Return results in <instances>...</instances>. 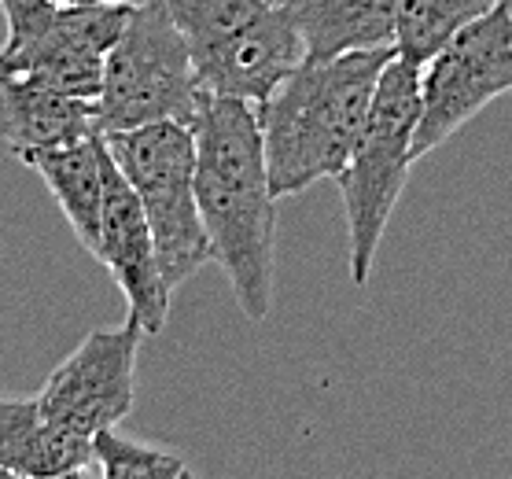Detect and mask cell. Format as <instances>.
I'll use <instances>...</instances> for the list:
<instances>
[{
  "label": "cell",
  "mask_w": 512,
  "mask_h": 479,
  "mask_svg": "<svg viewBox=\"0 0 512 479\" xmlns=\"http://www.w3.org/2000/svg\"><path fill=\"white\" fill-rule=\"evenodd\" d=\"M505 8H509V15H512V0H505Z\"/></svg>",
  "instance_id": "ac0fdd59"
},
{
  "label": "cell",
  "mask_w": 512,
  "mask_h": 479,
  "mask_svg": "<svg viewBox=\"0 0 512 479\" xmlns=\"http://www.w3.org/2000/svg\"><path fill=\"white\" fill-rule=\"evenodd\" d=\"M505 93H512V15L498 0L420 67L413 159L435 152Z\"/></svg>",
  "instance_id": "ba28073f"
},
{
  "label": "cell",
  "mask_w": 512,
  "mask_h": 479,
  "mask_svg": "<svg viewBox=\"0 0 512 479\" xmlns=\"http://www.w3.org/2000/svg\"><path fill=\"white\" fill-rule=\"evenodd\" d=\"M8 41L0 63L30 71L78 100L100 96L107 52L126 30L129 4H56V0H0Z\"/></svg>",
  "instance_id": "52a82bcc"
},
{
  "label": "cell",
  "mask_w": 512,
  "mask_h": 479,
  "mask_svg": "<svg viewBox=\"0 0 512 479\" xmlns=\"http://www.w3.org/2000/svg\"><path fill=\"white\" fill-rule=\"evenodd\" d=\"M277 4H280V0H277Z\"/></svg>",
  "instance_id": "d6986e66"
},
{
  "label": "cell",
  "mask_w": 512,
  "mask_h": 479,
  "mask_svg": "<svg viewBox=\"0 0 512 479\" xmlns=\"http://www.w3.org/2000/svg\"><path fill=\"white\" fill-rule=\"evenodd\" d=\"M303 37L306 59L395 48L398 0H280Z\"/></svg>",
  "instance_id": "5bb4252c"
},
{
  "label": "cell",
  "mask_w": 512,
  "mask_h": 479,
  "mask_svg": "<svg viewBox=\"0 0 512 479\" xmlns=\"http://www.w3.org/2000/svg\"><path fill=\"white\" fill-rule=\"evenodd\" d=\"M96 472L93 439L59 428L37 398L0 395V479H70Z\"/></svg>",
  "instance_id": "7c38bea8"
},
{
  "label": "cell",
  "mask_w": 512,
  "mask_h": 479,
  "mask_svg": "<svg viewBox=\"0 0 512 479\" xmlns=\"http://www.w3.org/2000/svg\"><path fill=\"white\" fill-rule=\"evenodd\" d=\"M494 4L498 0H398L395 52L424 67L457 30L476 23Z\"/></svg>",
  "instance_id": "9a60e30c"
},
{
  "label": "cell",
  "mask_w": 512,
  "mask_h": 479,
  "mask_svg": "<svg viewBox=\"0 0 512 479\" xmlns=\"http://www.w3.org/2000/svg\"><path fill=\"white\" fill-rule=\"evenodd\" d=\"M89 133H100L93 100H78L37 74L0 63V137L19 159Z\"/></svg>",
  "instance_id": "8fae6325"
},
{
  "label": "cell",
  "mask_w": 512,
  "mask_h": 479,
  "mask_svg": "<svg viewBox=\"0 0 512 479\" xmlns=\"http://www.w3.org/2000/svg\"><path fill=\"white\" fill-rule=\"evenodd\" d=\"M56 4H129V8H137V4H152V0H56Z\"/></svg>",
  "instance_id": "e0dca14e"
},
{
  "label": "cell",
  "mask_w": 512,
  "mask_h": 479,
  "mask_svg": "<svg viewBox=\"0 0 512 479\" xmlns=\"http://www.w3.org/2000/svg\"><path fill=\"white\" fill-rule=\"evenodd\" d=\"M203 96L207 93L166 0L137 4L115 48L107 52L104 85L96 96V129L122 133L166 118L192 126Z\"/></svg>",
  "instance_id": "8992f818"
},
{
  "label": "cell",
  "mask_w": 512,
  "mask_h": 479,
  "mask_svg": "<svg viewBox=\"0 0 512 479\" xmlns=\"http://www.w3.org/2000/svg\"><path fill=\"white\" fill-rule=\"evenodd\" d=\"M93 454L96 472L104 479H177L192 472L185 457H177L174 450L137 443L118 428H104L93 435Z\"/></svg>",
  "instance_id": "2e32d148"
},
{
  "label": "cell",
  "mask_w": 512,
  "mask_h": 479,
  "mask_svg": "<svg viewBox=\"0 0 512 479\" xmlns=\"http://www.w3.org/2000/svg\"><path fill=\"white\" fill-rule=\"evenodd\" d=\"M203 93L262 104L306 59L277 0H166Z\"/></svg>",
  "instance_id": "3957f363"
},
{
  "label": "cell",
  "mask_w": 512,
  "mask_h": 479,
  "mask_svg": "<svg viewBox=\"0 0 512 479\" xmlns=\"http://www.w3.org/2000/svg\"><path fill=\"white\" fill-rule=\"evenodd\" d=\"M420 115V67L395 52L384 67L358 148L332 181L347 207L350 281L365 288L376 251L384 244L387 222L406 188L413 159V133Z\"/></svg>",
  "instance_id": "277c9868"
},
{
  "label": "cell",
  "mask_w": 512,
  "mask_h": 479,
  "mask_svg": "<svg viewBox=\"0 0 512 479\" xmlns=\"http://www.w3.org/2000/svg\"><path fill=\"white\" fill-rule=\"evenodd\" d=\"M192 133L196 199L214 262L225 269L240 310L262 321L273 303L277 269V192L269 185L258 107L207 93Z\"/></svg>",
  "instance_id": "6da1fadb"
},
{
  "label": "cell",
  "mask_w": 512,
  "mask_h": 479,
  "mask_svg": "<svg viewBox=\"0 0 512 479\" xmlns=\"http://www.w3.org/2000/svg\"><path fill=\"white\" fill-rule=\"evenodd\" d=\"M395 48H365L332 59H303L258 104L269 185L277 199L336 177L358 148L373 96Z\"/></svg>",
  "instance_id": "7a4b0ae2"
},
{
  "label": "cell",
  "mask_w": 512,
  "mask_h": 479,
  "mask_svg": "<svg viewBox=\"0 0 512 479\" xmlns=\"http://www.w3.org/2000/svg\"><path fill=\"white\" fill-rule=\"evenodd\" d=\"M144 328L137 321L96 328L52 369L37 406L59 428L93 439L104 428H118L137 395V351Z\"/></svg>",
  "instance_id": "9c48e42d"
},
{
  "label": "cell",
  "mask_w": 512,
  "mask_h": 479,
  "mask_svg": "<svg viewBox=\"0 0 512 479\" xmlns=\"http://www.w3.org/2000/svg\"><path fill=\"white\" fill-rule=\"evenodd\" d=\"M96 262L115 277V284L126 295V317L144 328V336H155L166 328L170 317V284L163 277L155 236L148 225V214L140 207L137 192L118 170L115 155L107 163L104 188V214H100V247Z\"/></svg>",
  "instance_id": "30bf717a"
},
{
  "label": "cell",
  "mask_w": 512,
  "mask_h": 479,
  "mask_svg": "<svg viewBox=\"0 0 512 479\" xmlns=\"http://www.w3.org/2000/svg\"><path fill=\"white\" fill-rule=\"evenodd\" d=\"M118 170L137 192L155 236V255L170 292L214 262L207 225L196 199V133L185 122L104 133Z\"/></svg>",
  "instance_id": "5b68a950"
},
{
  "label": "cell",
  "mask_w": 512,
  "mask_h": 479,
  "mask_svg": "<svg viewBox=\"0 0 512 479\" xmlns=\"http://www.w3.org/2000/svg\"><path fill=\"white\" fill-rule=\"evenodd\" d=\"M23 163L34 170L59 211L74 229L78 244L96 258L100 247V214H104V188H107V163H111V148H107L104 133H89L70 144L56 148H41V152L23 155Z\"/></svg>",
  "instance_id": "4fadbf2b"
}]
</instances>
